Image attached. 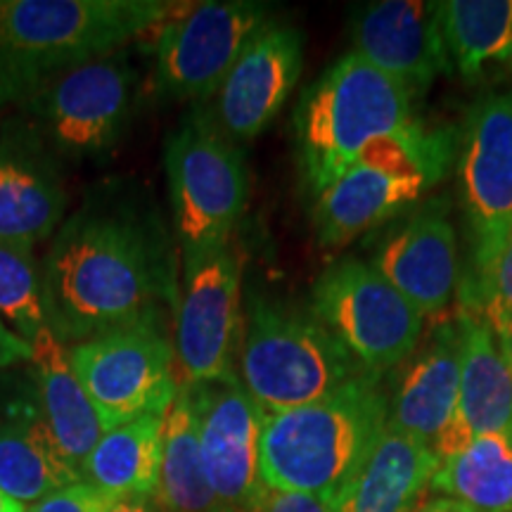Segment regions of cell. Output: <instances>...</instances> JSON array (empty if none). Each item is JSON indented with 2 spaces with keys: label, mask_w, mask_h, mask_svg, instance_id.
I'll return each mask as SVG.
<instances>
[{
  "label": "cell",
  "mask_w": 512,
  "mask_h": 512,
  "mask_svg": "<svg viewBox=\"0 0 512 512\" xmlns=\"http://www.w3.org/2000/svg\"><path fill=\"white\" fill-rule=\"evenodd\" d=\"M460 185L472 228V278H477L512 228V91L489 95L472 110Z\"/></svg>",
  "instance_id": "obj_13"
},
{
  "label": "cell",
  "mask_w": 512,
  "mask_h": 512,
  "mask_svg": "<svg viewBox=\"0 0 512 512\" xmlns=\"http://www.w3.org/2000/svg\"><path fill=\"white\" fill-rule=\"evenodd\" d=\"M164 166L183 259L228 247L249 200L242 145L221 131L214 112L197 105L166 138Z\"/></svg>",
  "instance_id": "obj_6"
},
{
  "label": "cell",
  "mask_w": 512,
  "mask_h": 512,
  "mask_svg": "<svg viewBox=\"0 0 512 512\" xmlns=\"http://www.w3.org/2000/svg\"><path fill=\"white\" fill-rule=\"evenodd\" d=\"M81 479L57 451L29 363L0 370V489L34 505Z\"/></svg>",
  "instance_id": "obj_16"
},
{
  "label": "cell",
  "mask_w": 512,
  "mask_h": 512,
  "mask_svg": "<svg viewBox=\"0 0 512 512\" xmlns=\"http://www.w3.org/2000/svg\"><path fill=\"white\" fill-rule=\"evenodd\" d=\"M41 287L48 328L64 347L164 318L178 283L159 211L131 190L95 192L57 228Z\"/></svg>",
  "instance_id": "obj_1"
},
{
  "label": "cell",
  "mask_w": 512,
  "mask_h": 512,
  "mask_svg": "<svg viewBox=\"0 0 512 512\" xmlns=\"http://www.w3.org/2000/svg\"><path fill=\"white\" fill-rule=\"evenodd\" d=\"M430 489L463 512H512V432L482 434L439 460Z\"/></svg>",
  "instance_id": "obj_25"
},
{
  "label": "cell",
  "mask_w": 512,
  "mask_h": 512,
  "mask_svg": "<svg viewBox=\"0 0 512 512\" xmlns=\"http://www.w3.org/2000/svg\"><path fill=\"white\" fill-rule=\"evenodd\" d=\"M439 467L430 446L384 427L373 451L332 501L335 512H418Z\"/></svg>",
  "instance_id": "obj_22"
},
{
  "label": "cell",
  "mask_w": 512,
  "mask_h": 512,
  "mask_svg": "<svg viewBox=\"0 0 512 512\" xmlns=\"http://www.w3.org/2000/svg\"><path fill=\"white\" fill-rule=\"evenodd\" d=\"M0 318L29 344L48 328L34 249L12 242H0Z\"/></svg>",
  "instance_id": "obj_28"
},
{
  "label": "cell",
  "mask_w": 512,
  "mask_h": 512,
  "mask_svg": "<svg viewBox=\"0 0 512 512\" xmlns=\"http://www.w3.org/2000/svg\"><path fill=\"white\" fill-rule=\"evenodd\" d=\"M311 311L370 375L413 356L425 316L373 264L342 259L320 273Z\"/></svg>",
  "instance_id": "obj_8"
},
{
  "label": "cell",
  "mask_w": 512,
  "mask_h": 512,
  "mask_svg": "<svg viewBox=\"0 0 512 512\" xmlns=\"http://www.w3.org/2000/svg\"><path fill=\"white\" fill-rule=\"evenodd\" d=\"M140 72L124 48L57 74L19 102L57 157L93 159L126 136L138 105Z\"/></svg>",
  "instance_id": "obj_7"
},
{
  "label": "cell",
  "mask_w": 512,
  "mask_h": 512,
  "mask_svg": "<svg viewBox=\"0 0 512 512\" xmlns=\"http://www.w3.org/2000/svg\"><path fill=\"white\" fill-rule=\"evenodd\" d=\"M112 505L114 501L110 496L81 479V482L67 484L53 494L43 496L27 512H110Z\"/></svg>",
  "instance_id": "obj_30"
},
{
  "label": "cell",
  "mask_w": 512,
  "mask_h": 512,
  "mask_svg": "<svg viewBox=\"0 0 512 512\" xmlns=\"http://www.w3.org/2000/svg\"><path fill=\"white\" fill-rule=\"evenodd\" d=\"M418 512H463V510H460L456 503L448 501V498H446V501H434L430 505H425V508L418 510Z\"/></svg>",
  "instance_id": "obj_34"
},
{
  "label": "cell",
  "mask_w": 512,
  "mask_h": 512,
  "mask_svg": "<svg viewBox=\"0 0 512 512\" xmlns=\"http://www.w3.org/2000/svg\"><path fill=\"white\" fill-rule=\"evenodd\" d=\"M465 297L472 306L477 304V316L486 320L496 337L508 335L512 330V228L489 266L470 280Z\"/></svg>",
  "instance_id": "obj_29"
},
{
  "label": "cell",
  "mask_w": 512,
  "mask_h": 512,
  "mask_svg": "<svg viewBox=\"0 0 512 512\" xmlns=\"http://www.w3.org/2000/svg\"><path fill=\"white\" fill-rule=\"evenodd\" d=\"M155 503L159 512H223L204 472L190 392L178 387L164 415L162 470Z\"/></svg>",
  "instance_id": "obj_27"
},
{
  "label": "cell",
  "mask_w": 512,
  "mask_h": 512,
  "mask_svg": "<svg viewBox=\"0 0 512 512\" xmlns=\"http://www.w3.org/2000/svg\"><path fill=\"white\" fill-rule=\"evenodd\" d=\"M0 512H27V508H24L22 503H17L15 498H10L3 489H0Z\"/></svg>",
  "instance_id": "obj_35"
},
{
  "label": "cell",
  "mask_w": 512,
  "mask_h": 512,
  "mask_svg": "<svg viewBox=\"0 0 512 512\" xmlns=\"http://www.w3.org/2000/svg\"><path fill=\"white\" fill-rule=\"evenodd\" d=\"M463 366V325L441 323L420 356L408 366L389 399L387 427L430 446L456 418Z\"/></svg>",
  "instance_id": "obj_20"
},
{
  "label": "cell",
  "mask_w": 512,
  "mask_h": 512,
  "mask_svg": "<svg viewBox=\"0 0 512 512\" xmlns=\"http://www.w3.org/2000/svg\"><path fill=\"white\" fill-rule=\"evenodd\" d=\"M38 399L48 430L64 463L81 475V467L105 434L100 415L69 361V349L46 328L31 342Z\"/></svg>",
  "instance_id": "obj_23"
},
{
  "label": "cell",
  "mask_w": 512,
  "mask_h": 512,
  "mask_svg": "<svg viewBox=\"0 0 512 512\" xmlns=\"http://www.w3.org/2000/svg\"><path fill=\"white\" fill-rule=\"evenodd\" d=\"M463 366L456 418L434 446L439 460L463 451L482 434L512 432V368L501 354L494 330L477 313L460 318Z\"/></svg>",
  "instance_id": "obj_19"
},
{
  "label": "cell",
  "mask_w": 512,
  "mask_h": 512,
  "mask_svg": "<svg viewBox=\"0 0 512 512\" xmlns=\"http://www.w3.org/2000/svg\"><path fill=\"white\" fill-rule=\"evenodd\" d=\"M176 12L166 0H0V112L117 53Z\"/></svg>",
  "instance_id": "obj_2"
},
{
  "label": "cell",
  "mask_w": 512,
  "mask_h": 512,
  "mask_svg": "<svg viewBox=\"0 0 512 512\" xmlns=\"http://www.w3.org/2000/svg\"><path fill=\"white\" fill-rule=\"evenodd\" d=\"M439 24L448 62L465 79L512 62V0H446Z\"/></svg>",
  "instance_id": "obj_26"
},
{
  "label": "cell",
  "mask_w": 512,
  "mask_h": 512,
  "mask_svg": "<svg viewBox=\"0 0 512 512\" xmlns=\"http://www.w3.org/2000/svg\"><path fill=\"white\" fill-rule=\"evenodd\" d=\"M110 512H159L155 498H121Z\"/></svg>",
  "instance_id": "obj_33"
},
{
  "label": "cell",
  "mask_w": 512,
  "mask_h": 512,
  "mask_svg": "<svg viewBox=\"0 0 512 512\" xmlns=\"http://www.w3.org/2000/svg\"><path fill=\"white\" fill-rule=\"evenodd\" d=\"M164 415L147 413L107 430L81 467V477L112 501L155 498L162 470Z\"/></svg>",
  "instance_id": "obj_24"
},
{
  "label": "cell",
  "mask_w": 512,
  "mask_h": 512,
  "mask_svg": "<svg viewBox=\"0 0 512 512\" xmlns=\"http://www.w3.org/2000/svg\"><path fill=\"white\" fill-rule=\"evenodd\" d=\"M60 157L24 117L0 114V242L34 249L64 223Z\"/></svg>",
  "instance_id": "obj_14"
},
{
  "label": "cell",
  "mask_w": 512,
  "mask_h": 512,
  "mask_svg": "<svg viewBox=\"0 0 512 512\" xmlns=\"http://www.w3.org/2000/svg\"><path fill=\"white\" fill-rule=\"evenodd\" d=\"M373 266L418 309L439 316L458 283V245L448 211L430 204L384 242Z\"/></svg>",
  "instance_id": "obj_18"
},
{
  "label": "cell",
  "mask_w": 512,
  "mask_h": 512,
  "mask_svg": "<svg viewBox=\"0 0 512 512\" xmlns=\"http://www.w3.org/2000/svg\"><path fill=\"white\" fill-rule=\"evenodd\" d=\"M271 19L268 5L252 0H211L176 10L157 27L150 93L166 102L219 95L249 41Z\"/></svg>",
  "instance_id": "obj_9"
},
{
  "label": "cell",
  "mask_w": 512,
  "mask_h": 512,
  "mask_svg": "<svg viewBox=\"0 0 512 512\" xmlns=\"http://www.w3.org/2000/svg\"><path fill=\"white\" fill-rule=\"evenodd\" d=\"M195 411L204 472L223 512H249L264 482L259 437L264 413L249 399L238 375L185 387Z\"/></svg>",
  "instance_id": "obj_12"
},
{
  "label": "cell",
  "mask_w": 512,
  "mask_h": 512,
  "mask_svg": "<svg viewBox=\"0 0 512 512\" xmlns=\"http://www.w3.org/2000/svg\"><path fill=\"white\" fill-rule=\"evenodd\" d=\"M240 285V256L230 245L183 259L174 330L178 387L238 375Z\"/></svg>",
  "instance_id": "obj_11"
},
{
  "label": "cell",
  "mask_w": 512,
  "mask_h": 512,
  "mask_svg": "<svg viewBox=\"0 0 512 512\" xmlns=\"http://www.w3.org/2000/svg\"><path fill=\"white\" fill-rule=\"evenodd\" d=\"M249 512H335L330 501L311 494H297V491L261 489Z\"/></svg>",
  "instance_id": "obj_31"
},
{
  "label": "cell",
  "mask_w": 512,
  "mask_h": 512,
  "mask_svg": "<svg viewBox=\"0 0 512 512\" xmlns=\"http://www.w3.org/2000/svg\"><path fill=\"white\" fill-rule=\"evenodd\" d=\"M366 373L313 311L249 299L238 349V380L259 411L280 413L328 399Z\"/></svg>",
  "instance_id": "obj_5"
},
{
  "label": "cell",
  "mask_w": 512,
  "mask_h": 512,
  "mask_svg": "<svg viewBox=\"0 0 512 512\" xmlns=\"http://www.w3.org/2000/svg\"><path fill=\"white\" fill-rule=\"evenodd\" d=\"M498 344H501V354L505 361H508V366L512 368V330L508 332V335L498 337Z\"/></svg>",
  "instance_id": "obj_36"
},
{
  "label": "cell",
  "mask_w": 512,
  "mask_h": 512,
  "mask_svg": "<svg viewBox=\"0 0 512 512\" xmlns=\"http://www.w3.org/2000/svg\"><path fill=\"white\" fill-rule=\"evenodd\" d=\"M304 67V34L271 19L256 34L216 95V124L233 143H249L273 124Z\"/></svg>",
  "instance_id": "obj_15"
},
{
  "label": "cell",
  "mask_w": 512,
  "mask_h": 512,
  "mask_svg": "<svg viewBox=\"0 0 512 512\" xmlns=\"http://www.w3.org/2000/svg\"><path fill=\"white\" fill-rule=\"evenodd\" d=\"M31 361V344L17 337L0 318V370H8L15 366H24Z\"/></svg>",
  "instance_id": "obj_32"
},
{
  "label": "cell",
  "mask_w": 512,
  "mask_h": 512,
  "mask_svg": "<svg viewBox=\"0 0 512 512\" xmlns=\"http://www.w3.org/2000/svg\"><path fill=\"white\" fill-rule=\"evenodd\" d=\"M380 375L361 373L309 406L261 418L259 472L268 489L335 501L387 427Z\"/></svg>",
  "instance_id": "obj_3"
},
{
  "label": "cell",
  "mask_w": 512,
  "mask_h": 512,
  "mask_svg": "<svg viewBox=\"0 0 512 512\" xmlns=\"http://www.w3.org/2000/svg\"><path fill=\"white\" fill-rule=\"evenodd\" d=\"M69 361L105 432L147 413L166 415L178 394L174 342L164 318L74 344Z\"/></svg>",
  "instance_id": "obj_10"
},
{
  "label": "cell",
  "mask_w": 512,
  "mask_h": 512,
  "mask_svg": "<svg viewBox=\"0 0 512 512\" xmlns=\"http://www.w3.org/2000/svg\"><path fill=\"white\" fill-rule=\"evenodd\" d=\"M413 95L361 55H342L299 98L294 145L313 195L347 174L377 138L401 131L411 119Z\"/></svg>",
  "instance_id": "obj_4"
},
{
  "label": "cell",
  "mask_w": 512,
  "mask_h": 512,
  "mask_svg": "<svg viewBox=\"0 0 512 512\" xmlns=\"http://www.w3.org/2000/svg\"><path fill=\"white\" fill-rule=\"evenodd\" d=\"M437 181L401 176L356 162L316 195L313 228L320 247L337 249L418 202Z\"/></svg>",
  "instance_id": "obj_21"
},
{
  "label": "cell",
  "mask_w": 512,
  "mask_h": 512,
  "mask_svg": "<svg viewBox=\"0 0 512 512\" xmlns=\"http://www.w3.org/2000/svg\"><path fill=\"white\" fill-rule=\"evenodd\" d=\"M354 53L399 81L408 93H425L448 62L439 24V3L380 0L354 12Z\"/></svg>",
  "instance_id": "obj_17"
}]
</instances>
